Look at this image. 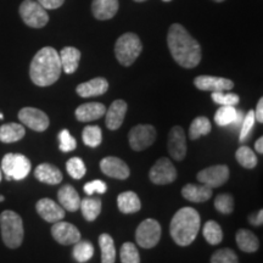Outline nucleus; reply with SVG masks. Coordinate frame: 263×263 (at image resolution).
<instances>
[{"label": "nucleus", "instance_id": "f3484780", "mask_svg": "<svg viewBox=\"0 0 263 263\" xmlns=\"http://www.w3.org/2000/svg\"><path fill=\"white\" fill-rule=\"evenodd\" d=\"M35 210H37L38 215L42 217L44 221L49 223H55L59 221H62L65 217V210L54 201V200L48 199H41L35 203Z\"/></svg>", "mask_w": 263, "mask_h": 263}, {"label": "nucleus", "instance_id": "864d4df0", "mask_svg": "<svg viewBox=\"0 0 263 263\" xmlns=\"http://www.w3.org/2000/svg\"><path fill=\"white\" fill-rule=\"evenodd\" d=\"M0 201H4V196H0Z\"/></svg>", "mask_w": 263, "mask_h": 263}, {"label": "nucleus", "instance_id": "39448f33", "mask_svg": "<svg viewBox=\"0 0 263 263\" xmlns=\"http://www.w3.org/2000/svg\"><path fill=\"white\" fill-rule=\"evenodd\" d=\"M143 50L140 38L134 33H124L117 39L115 45V55H116L118 62L123 66H130L134 62Z\"/></svg>", "mask_w": 263, "mask_h": 263}, {"label": "nucleus", "instance_id": "473e14b6", "mask_svg": "<svg viewBox=\"0 0 263 263\" xmlns=\"http://www.w3.org/2000/svg\"><path fill=\"white\" fill-rule=\"evenodd\" d=\"M72 255H73V257L77 262H88L91 257H93L94 248L88 240H80V241L74 244Z\"/></svg>", "mask_w": 263, "mask_h": 263}, {"label": "nucleus", "instance_id": "7ed1b4c3", "mask_svg": "<svg viewBox=\"0 0 263 263\" xmlns=\"http://www.w3.org/2000/svg\"><path fill=\"white\" fill-rule=\"evenodd\" d=\"M201 226L199 212L193 207H183L176 212L170 224L173 241L179 246H189L196 239Z\"/></svg>", "mask_w": 263, "mask_h": 263}, {"label": "nucleus", "instance_id": "9b49d317", "mask_svg": "<svg viewBox=\"0 0 263 263\" xmlns=\"http://www.w3.org/2000/svg\"><path fill=\"white\" fill-rule=\"evenodd\" d=\"M18 120L26 127L35 132H44L48 129L50 121L44 111L35 107H24L20 110Z\"/></svg>", "mask_w": 263, "mask_h": 263}, {"label": "nucleus", "instance_id": "3c124183", "mask_svg": "<svg viewBox=\"0 0 263 263\" xmlns=\"http://www.w3.org/2000/svg\"><path fill=\"white\" fill-rule=\"evenodd\" d=\"M134 2H137V3H141V2H146V0H134Z\"/></svg>", "mask_w": 263, "mask_h": 263}, {"label": "nucleus", "instance_id": "4be33fe9", "mask_svg": "<svg viewBox=\"0 0 263 263\" xmlns=\"http://www.w3.org/2000/svg\"><path fill=\"white\" fill-rule=\"evenodd\" d=\"M118 8H120L118 0H93L91 3V11L94 17L101 21L112 18L117 14Z\"/></svg>", "mask_w": 263, "mask_h": 263}, {"label": "nucleus", "instance_id": "e433bc0d", "mask_svg": "<svg viewBox=\"0 0 263 263\" xmlns=\"http://www.w3.org/2000/svg\"><path fill=\"white\" fill-rule=\"evenodd\" d=\"M66 170H67V173L70 174L73 179L83 178L85 172H87L85 163L83 162V160L80 159V157H71V159L66 162Z\"/></svg>", "mask_w": 263, "mask_h": 263}, {"label": "nucleus", "instance_id": "6e6552de", "mask_svg": "<svg viewBox=\"0 0 263 263\" xmlns=\"http://www.w3.org/2000/svg\"><path fill=\"white\" fill-rule=\"evenodd\" d=\"M161 226L156 219L147 218L138 226L136 240L138 245L143 249H153L159 244L161 239Z\"/></svg>", "mask_w": 263, "mask_h": 263}, {"label": "nucleus", "instance_id": "bb28decb", "mask_svg": "<svg viewBox=\"0 0 263 263\" xmlns=\"http://www.w3.org/2000/svg\"><path fill=\"white\" fill-rule=\"evenodd\" d=\"M117 206L122 213L129 215L136 213L141 209L140 199L134 192H124L117 197Z\"/></svg>", "mask_w": 263, "mask_h": 263}, {"label": "nucleus", "instance_id": "79ce46f5", "mask_svg": "<svg viewBox=\"0 0 263 263\" xmlns=\"http://www.w3.org/2000/svg\"><path fill=\"white\" fill-rule=\"evenodd\" d=\"M59 146H60L62 153H70V151H73L77 147L74 137L71 136L68 129H62L59 133Z\"/></svg>", "mask_w": 263, "mask_h": 263}, {"label": "nucleus", "instance_id": "20e7f679", "mask_svg": "<svg viewBox=\"0 0 263 263\" xmlns=\"http://www.w3.org/2000/svg\"><path fill=\"white\" fill-rule=\"evenodd\" d=\"M0 229L4 244L9 249H17L24 241V222L18 213L14 211H3L0 213Z\"/></svg>", "mask_w": 263, "mask_h": 263}, {"label": "nucleus", "instance_id": "cd10ccee", "mask_svg": "<svg viewBox=\"0 0 263 263\" xmlns=\"http://www.w3.org/2000/svg\"><path fill=\"white\" fill-rule=\"evenodd\" d=\"M26 129L20 123H5L0 126V141L2 143H15L25 137Z\"/></svg>", "mask_w": 263, "mask_h": 263}, {"label": "nucleus", "instance_id": "7c9ffc66", "mask_svg": "<svg viewBox=\"0 0 263 263\" xmlns=\"http://www.w3.org/2000/svg\"><path fill=\"white\" fill-rule=\"evenodd\" d=\"M212 126L210 120L205 116L196 117L190 124L189 128V137L192 140L199 139L200 137L207 136V134L211 133Z\"/></svg>", "mask_w": 263, "mask_h": 263}, {"label": "nucleus", "instance_id": "2f4dec72", "mask_svg": "<svg viewBox=\"0 0 263 263\" xmlns=\"http://www.w3.org/2000/svg\"><path fill=\"white\" fill-rule=\"evenodd\" d=\"M202 234L210 245H218L223 240L222 228L216 221L206 222L202 228Z\"/></svg>", "mask_w": 263, "mask_h": 263}, {"label": "nucleus", "instance_id": "1a4fd4ad", "mask_svg": "<svg viewBox=\"0 0 263 263\" xmlns=\"http://www.w3.org/2000/svg\"><path fill=\"white\" fill-rule=\"evenodd\" d=\"M129 145L133 150L143 151L153 145L156 140V129L150 124H138L128 133Z\"/></svg>", "mask_w": 263, "mask_h": 263}, {"label": "nucleus", "instance_id": "c9c22d12", "mask_svg": "<svg viewBox=\"0 0 263 263\" xmlns=\"http://www.w3.org/2000/svg\"><path fill=\"white\" fill-rule=\"evenodd\" d=\"M83 143L89 147H98L103 141V133L99 126H87L82 132Z\"/></svg>", "mask_w": 263, "mask_h": 263}, {"label": "nucleus", "instance_id": "dca6fc26", "mask_svg": "<svg viewBox=\"0 0 263 263\" xmlns=\"http://www.w3.org/2000/svg\"><path fill=\"white\" fill-rule=\"evenodd\" d=\"M100 170L107 177L116 179H127L130 171L128 164L123 160L115 156H107L100 161Z\"/></svg>", "mask_w": 263, "mask_h": 263}, {"label": "nucleus", "instance_id": "f8f14e48", "mask_svg": "<svg viewBox=\"0 0 263 263\" xmlns=\"http://www.w3.org/2000/svg\"><path fill=\"white\" fill-rule=\"evenodd\" d=\"M197 180L210 188H218L229 179V168L226 164L207 167L197 173Z\"/></svg>", "mask_w": 263, "mask_h": 263}, {"label": "nucleus", "instance_id": "423d86ee", "mask_svg": "<svg viewBox=\"0 0 263 263\" xmlns=\"http://www.w3.org/2000/svg\"><path fill=\"white\" fill-rule=\"evenodd\" d=\"M3 172L5 173L6 179L11 180H21L25 179L31 172L32 163L27 157L22 154H6L3 157L2 167Z\"/></svg>", "mask_w": 263, "mask_h": 263}, {"label": "nucleus", "instance_id": "a19ab883", "mask_svg": "<svg viewBox=\"0 0 263 263\" xmlns=\"http://www.w3.org/2000/svg\"><path fill=\"white\" fill-rule=\"evenodd\" d=\"M211 263H239V258L232 249H221L212 255Z\"/></svg>", "mask_w": 263, "mask_h": 263}, {"label": "nucleus", "instance_id": "2eb2a0df", "mask_svg": "<svg viewBox=\"0 0 263 263\" xmlns=\"http://www.w3.org/2000/svg\"><path fill=\"white\" fill-rule=\"evenodd\" d=\"M194 84L202 91H227L234 88V83L228 78L215 77V76H199L194 80Z\"/></svg>", "mask_w": 263, "mask_h": 263}, {"label": "nucleus", "instance_id": "0eeeda50", "mask_svg": "<svg viewBox=\"0 0 263 263\" xmlns=\"http://www.w3.org/2000/svg\"><path fill=\"white\" fill-rule=\"evenodd\" d=\"M20 16L32 28H42L49 22V15L37 0H25L20 5Z\"/></svg>", "mask_w": 263, "mask_h": 263}, {"label": "nucleus", "instance_id": "72a5a7b5", "mask_svg": "<svg viewBox=\"0 0 263 263\" xmlns=\"http://www.w3.org/2000/svg\"><path fill=\"white\" fill-rule=\"evenodd\" d=\"M236 115H238V110L234 106H221L215 114V122L217 126H229L235 122Z\"/></svg>", "mask_w": 263, "mask_h": 263}, {"label": "nucleus", "instance_id": "49530a36", "mask_svg": "<svg viewBox=\"0 0 263 263\" xmlns=\"http://www.w3.org/2000/svg\"><path fill=\"white\" fill-rule=\"evenodd\" d=\"M248 219L252 226H262V223H263V210H259L258 212H255V213H252V215H250Z\"/></svg>", "mask_w": 263, "mask_h": 263}, {"label": "nucleus", "instance_id": "f704fd0d", "mask_svg": "<svg viewBox=\"0 0 263 263\" xmlns=\"http://www.w3.org/2000/svg\"><path fill=\"white\" fill-rule=\"evenodd\" d=\"M235 157L236 161L246 170L255 168L256 164H257V156H256V154L249 146H240L236 150Z\"/></svg>", "mask_w": 263, "mask_h": 263}, {"label": "nucleus", "instance_id": "b1692460", "mask_svg": "<svg viewBox=\"0 0 263 263\" xmlns=\"http://www.w3.org/2000/svg\"><path fill=\"white\" fill-rule=\"evenodd\" d=\"M182 195L185 200L190 202H205L210 197L212 196V188L200 183L199 185L196 184H186L183 186Z\"/></svg>", "mask_w": 263, "mask_h": 263}, {"label": "nucleus", "instance_id": "ea45409f", "mask_svg": "<svg viewBox=\"0 0 263 263\" xmlns=\"http://www.w3.org/2000/svg\"><path fill=\"white\" fill-rule=\"evenodd\" d=\"M212 100L221 106H235L239 104V95L234 93H226V91H215L211 95Z\"/></svg>", "mask_w": 263, "mask_h": 263}, {"label": "nucleus", "instance_id": "58836bf2", "mask_svg": "<svg viewBox=\"0 0 263 263\" xmlns=\"http://www.w3.org/2000/svg\"><path fill=\"white\" fill-rule=\"evenodd\" d=\"M121 262L140 263V256L137 246L133 242H124L121 248Z\"/></svg>", "mask_w": 263, "mask_h": 263}, {"label": "nucleus", "instance_id": "a211bd4d", "mask_svg": "<svg viewBox=\"0 0 263 263\" xmlns=\"http://www.w3.org/2000/svg\"><path fill=\"white\" fill-rule=\"evenodd\" d=\"M127 103L124 100H115L111 106L108 107L105 112V116H106V120H105V123H106V127L111 130H117L118 128L122 126L124 117H126L127 114Z\"/></svg>", "mask_w": 263, "mask_h": 263}, {"label": "nucleus", "instance_id": "9d476101", "mask_svg": "<svg viewBox=\"0 0 263 263\" xmlns=\"http://www.w3.org/2000/svg\"><path fill=\"white\" fill-rule=\"evenodd\" d=\"M150 180L157 185L173 183L177 179V170L174 164L167 157H161L151 167L149 172Z\"/></svg>", "mask_w": 263, "mask_h": 263}, {"label": "nucleus", "instance_id": "8fccbe9b", "mask_svg": "<svg viewBox=\"0 0 263 263\" xmlns=\"http://www.w3.org/2000/svg\"><path fill=\"white\" fill-rule=\"evenodd\" d=\"M213 2H216V3H223V2H224V0H213Z\"/></svg>", "mask_w": 263, "mask_h": 263}, {"label": "nucleus", "instance_id": "4c0bfd02", "mask_svg": "<svg viewBox=\"0 0 263 263\" xmlns=\"http://www.w3.org/2000/svg\"><path fill=\"white\" fill-rule=\"evenodd\" d=\"M215 207L223 215H230L234 211V199L230 194H219L215 200Z\"/></svg>", "mask_w": 263, "mask_h": 263}, {"label": "nucleus", "instance_id": "c03bdc74", "mask_svg": "<svg viewBox=\"0 0 263 263\" xmlns=\"http://www.w3.org/2000/svg\"><path fill=\"white\" fill-rule=\"evenodd\" d=\"M83 188H84L85 194L91 196L93 194H104L105 192H106L107 185H106V183L103 182V180L95 179V180H91V182H88L83 186Z\"/></svg>", "mask_w": 263, "mask_h": 263}, {"label": "nucleus", "instance_id": "f257e3e1", "mask_svg": "<svg viewBox=\"0 0 263 263\" xmlns=\"http://www.w3.org/2000/svg\"><path fill=\"white\" fill-rule=\"evenodd\" d=\"M167 44L174 61L184 68H194L201 61V47L179 24H173L167 34Z\"/></svg>", "mask_w": 263, "mask_h": 263}, {"label": "nucleus", "instance_id": "5fc2aeb1", "mask_svg": "<svg viewBox=\"0 0 263 263\" xmlns=\"http://www.w3.org/2000/svg\"><path fill=\"white\" fill-rule=\"evenodd\" d=\"M163 2H171V0H163Z\"/></svg>", "mask_w": 263, "mask_h": 263}, {"label": "nucleus", "instance_id": "aec40b11", "mask_svg": "<svg viewBox=\"0 0 263 263\" xmlns=\"http://www.w3.org/2000/svg\"><path fill=\"white\" fill-rule=\"evenodd\" d=\"M58 199L60 206L66 211L76 212L81 206L80 194L70 184H66V185L60 188L58 192Z\"/></svg>", "mask_w": 263, "mask_h": 263}, {"label": "nucleus", "instance_id": "09e8293b", "mask_svg": "<svg viewBox=\"0 0 263 263\" xmlns=\"http://www.w3.org/2000/svg\"><path fill=\"white\" fill-rule=\"evenodd\" d=\"M255 149L258 154H263V138H258V140H256L255 143Z\"/></svg>", "mask_w": 263, "mask_h": 263}, {"label": "nucleus", "instance_id": "a878e982", "mask_svg": "<svg viewBox=\"0 0 263 263\" xmlns=\"http://www.w3.org/2000/svg\"><path fill=\"white\" fill-rule=\"evenodd\" d=\"M236 244H238L239 249L244 252H256L259 248L258 238L256 236L251 230L248 229H239L235 235Z\"/></svg>", "mask_w": 263, "mask_h": 263}, {"label": "nucleus", "instance_id": "37998d69", "mask_svg": "<svg viewBox=\"0 0 263 263\" xmlns=\"http://www.w3.org/2000/svg\"><path fill=\"white\" fill-rule=\"evenodd\" d=\"M255 114L254 110H250L246 116L244 118V122H242L241 126V130H240V136H239V141L240 143H244L245 140H248V138L251 134L252 128H254L255 124Z\"/></svg>", "mask_w": 263, "mask_h": 263}, {"label": "nucleus", "instance_id": "412c9836", "mask_svg": "<svg viewBox=\"0 0 263 263\" xmlns=\"http://www.w3.org/2000/svg\"><path fill=\"white\" fill-rule=\"evenodd\" d=\"M106 112V107L101 103H87L82 104L76 110V118L80 122H90V121L99 120Z\"/></svg>", "mask_w": 263, "mask_h": 263}, {"label": "nucleus", "instance_id": "c85d7f7f", "mask_svg": "<svg viewBox=\"0 0 263 263\" xmlns=\"http://www.w3.org/2000/svg\"><path fill=\"white\" fill-rule=\"evenodd\" d=\"M101 200L98 197H87V199L81 200L80 209L82 210V215L88 222H93L98 218L101 212Z\"/></svg>", "mask_w": 263, "mask_h": 263}, {"label": "nucleus", "instance_id": "5701e85b", "mask_svg": "<svg viewBox=\"0 0 263 263\" xmlns=\"http://www.w3.org/2000/svg\"><path fill=\"white\" fill-rule=\"evenodd\" d=\"M34 177L39 182L49 184V185H57L62 182V173L57 166L51 163H41L34 170Z\"/></svg>", "mask_w": 263, "mask_h": 263}, {"label": "nucleus", "instance_id": "f03ea898", "mask_svg": "<svg viewBox=\"0 0 263 263\" xmlns=\"http://www.w3.org/2000/svg\"><path fill=\"white\" fill-rule=\"evenodd\" d=\"M61 61L59 52L51 47L39 50L32 59L29 66V77L38 87H49L58 82L61 76Z\"/></svg>", "mask_w": 263, "mask_h": 263}, {"label": "nucleus", "instance_id": "ddd939ff", "mask_svg": "<svg viewBox=\"0 0 263 263\" xmlns=\"http://www.w3.org/2000/svg\"><path fill=\"white\" fill-rule=\"evenodd\" d=\"M51 235L59 244L74 245L81 240V232L71 223L59 221L51 227Z\"/></svg>", "mask_w": 263, "mask_h": 263}, {"label": "nucleus", "instance_id": "4468645a", "mask_svg": "<svg viewBox=\"0 0 263 263\" xmlns=\"http://www.w3.org/2000/svg\"><path fill=\"white\" fill-rule=\"evenodd\" d=\"M167 149L172 159L183 161L186 156V138L184 129L180 126H174L168 134Z\"/></svg>", "mask_w": 263, "mask_h": 263}, {"label": "nucleus", "instance_id": "de8ad7c7", "mask_svg": "<svg viewBox=\"0 0 263 263\" xmlns=\"http://www.w3.org/2000/svg\"><path fill=\"white\" fill-rule=\"evenodd\" d=\"M255 114V120L257 121L258 123H263V99L261 98L258 100L257 106H256V110L254 111Z\"/></svg>", "mask_w": 263, "mask_h": 263}, {"label": "nucleus", "instance_id": "393cba45", "mask_svg": "<svg viewBox=\"0 0 263 263\" xmlns=\"http://www.w3.org/2000/svg\"><path fill=\"white\" fill-rule=\"evenodd\" d=\"M59 57H60L61 67L65 73L72 74L77 71L82 57L81 51L78 50L77 48L65 47L64 49H61L60 52H59Z\"/></svg>", "mask_w": 263, "mask_h": 263}, {"label": "nucleus", "instance_id": "a18cd8bd", "mask_svg": "<svg viewBox=\"0 0 263 263\" xmlns=\"http://www.w3.org/2000/svg\"><path fill=\"white\" fill-rule=\"evenodd\" d=\"M45 10H55L64 4L65 0H37Z\"/></svg>", "mask_w": 263, "mask_h": 263}, {"label": "nucleus", "instance_id": "603ef678", "mask_svg": "<svg viewBox=\"0 0 263 263\" xmlns=\"http://www.w3.org/2000/svg\"><path fill=\"white\" fill-rule=\"evenodd\" d=\"M2 178H3V176H2V168H0V182H2Z\"/></svg>", "mask_w": 263, "mask_h": 263}, {"label": "nucleus", "instance_id": "6ab92c4d", "mask_svg": "<svg viewBox=\"0 0 263 263\" xmlns=\"http://www.w3.org/2000/svg\"><path fill=\"white\" fill-rule=\"evenodd\" d=\"M108 89V82L103 77L93 78V80L84 82L77 85L76 91L82 98H91L103 95Z\"/></svg>", "mask_w": 263, "mask_h": 263}, {"label": "nucleus", "instance_id": "c756f323", "mask_svg": "<svg viewBox=\"0 0 263 263\" xmlns=\"http://www.w3.org/2000/svg\"><path fill=\"white\" fill-rule=\"evenodd\" d=\"M99 246L101 250V263H115L116 261V249L112 236L103 233L99 236Z\"/></svg>", "mask_w": 263, "mask_h": 263}]
</instances>
